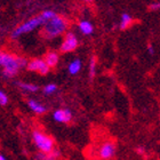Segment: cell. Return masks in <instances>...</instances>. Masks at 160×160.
Segmentation results:
<instances>
[{
	"label": "cell",
	"mask_w": 160,
	"mask_h": 160,
	"mask_svg": "<svg viewBox=\"0 0 160 160\" xmlns=\"http://www.w3.org/2000/svg\"><path fill=\"white\" fill-rule=\"evenodd\" d=\"M96 74V57L93 56L89 62V78L93 79Z\"/></svg>",
	"instance_id": "cell-15"
},
{
	"label": "cell",
	"mask_w": 160,
	"mask_h": 160,
	"mask_svg": "<svg viewBox=\"0 0 160 160\" xmlns=\"http://www.w3.org/2000/svg\"><path fill=\"white\" fill-rule=\"evenodd\" d=\"M40 16L42 17L43 18V21H45V23H46L47 21H49V20H52L54 16H56V14L54 13V12H52V10H45Z\"/></svg>",
	"instance_id": "cell-17"
},
{
	"label": "cell",
	"mask_w": 160,
	"mask_h": 160,
	"mask_svg": "<svg viewBox=\"0 0 160 160\" xmlns=\"http://www.w3.org/2000/svg\"><path fill=\"white\" fill-rule=\"evenodd\" d=\"M0 160H7V159L5 157H3L2 154H0Z\"/></svg>",
	"instance_id": "cell-24"
},
{
	"label": "cell",
	"mask_w": 160,
	"mask_h": 160,
	"mask_svg": "<svg viewBox=\"0 0 160 160\" xmlns=\"http://www.w3.org/2000/svg\"><path fill=\"white\" fill-rule=\"evenodd\" d=\"M148 53L150 54L151 56H152V55H154V48H153V46H152V45H149V47H148Z\"/></svg>",
	"instance_id": "cell-23"
},
{
	"label": "cell",
	"mask_w": 160,
	"mask_h": 160,
	"mask_svg": "<svg viewBox=\"0 0 160 160\" xmlns=\"http://www.w3.org/2000/svg\"><path fill=\"white\" fill-rule=\"evenodd\" d=\"M65 30H67V21L58 15L54 16L52 20L47 21L45 24V33L49 38L57 37L61 33H63Z\"/></svg>",
	"instance_id": "cell-3"
},
{
	"label": "cell",
	"mask_w": 160,
	"mask_h": 160,
	"mask_svg": "<svg viewBox=\"0 0 160 160\" xmlns=\"http://www.w3.org/2000/svg\"><path fill=\"white\" fill-rule=\"evenodd\" d=\"M45 23V21L41 16H37V17H33V18H31V20L27 21L25 23L21 24L20 27H17L14 32L12 33V38H16L18 36L23 33H27V32H30V31L34 30L36 28H38L40 24Z\"/></svg>",
	"instance_id": "cell-4"
},
{
	"label": "cell",
	"mask_w": 160,
	"mask_h": 160,
	"mask_svg": "<svg viewBox=\"0 0 160 160\" xmlns=\"http://www.w3.org/2000/svg\"><path fill=\"white\" fill-rule=\"evenodd\" d=\"M57 90V86L55 83H48L46 86L43 87V94L46 95H52Z\"/></svg>",
	"instance_id": "cell-16"
},
{
	"label": "cell",
	"mask_w": 160,
	"mask_h": 160,
	"mask_svg": "<svg viewBox=\"0 0 160 160\" xmlns=\"http://www.w3.org/2000/svg\"><path fill=\"white\" fill-rule=\"evenodd\" d=\"M0 65L3 68V76L8 78L14 77L21 68L27 67V61L18 56L0 52Z\"/></svg>",
	"instance_id": "cell-1"
},
{
	"label": "cell",
	"mask_w": 160,
	"mask_h": 160,
	"mask_svg": "<svg viewBox=\"0 0 160 160\" xmlns=\"http://www.w3.org/2000/svg\"><path fill=\"white\" fill-rule=\"evenodd\" d=\"M135 153L137 156H145L147 154V149L143 145H138V147L135 148Z\"/></svg>",
	"instance_id": "cell-19"
},
{
	"label": "cell",
	"mask_w": 160,
	"mask_h": 160,
	"mask_svg": "<svg viewBox=\"0 0 160 160\" xmlns=\"http://www.w3.org/2000/svg\"><path fill=\"white\" fill-rule=\"evenodd\" d=\"M81 67H82V64H81V61L79 58H76L69 64V67H68V70H69V73L74 76V74H77L80 72L81 70Z\"/></svg>",
	"instance_id": "cell-10"
},
{
	"label": "cell",
	"mask_w": 160,
	"mask_h": 160,
	"mask_svg": "<svg viewBox=\"0 0 160 160\" xmlns=\"http://www.w3.org/2000/svg\"><path fill=\"white\" fill-rule=\"evenodd\" d=\"M46 160H57V159H54V158H50V157H48Z\"/></svg>",
	"instance_id": "cell-25"
},
{
	"label": "cell",
	"mask_w": 160,
	"mask_h": 160,
	"mask_svg": "<svg viewBox=\"0 0 160 160\" xmlns=\"http://www.w3.org/2000/svg\"><path fill=\"white\" fill-rule=\"evenodd\" d=\"M73 114L70 109H58V110L54 111L53 119L58 123H70L72 121Z\"/></svg>",
	"instance_id": "cell-7"
},
{
	"label": "cell",
	"mask_w": 160,
	"mask_h": 160,
	"mask_svg": "<svg viewBox=\"0 0 160 160\" xmlns=\"http://www.w3.org/2000/svg\"><path fill=\"white\" fill-rule=\"evenodd\" d=\"M7 103H8V96L2 90H0V105L5 107V105H7Z\"/></svg>",
	"instance_id": "cell-18"
},
{
	"label": "cell",
	"mask_w": 160,
	"mask_h": 160,
	"mask_svg": "<svg viewBox=\"0 0 160 160\" xmlns=\"http://www.w3.org/2000/svg\"><path fill=\"white\" fill-rule=\"evenodd\" d=\"M45 61H46L47 64H48L50 68L56 67L57 63H58V55H57V53H55V52H49V53L46 54Z\"/></svg>",
	"instance_id": "cell-11"
},
{
	"label": "cell",
	"mask_w": 160,
	"mask_h": 160,
	"mask_svg": "<svg viewBox=\"0 0 160 160\" xmlns=\"http://www.w3.org/2000/svg\"><path fill=\"white\" fill-rule=\"evenodd\" d=\"M32 140H33V143L38 150L43 153L49 154L55 149V143H54L53 138L39 129H34L32 132Z\"/></svg>",
	"instance_id": "cell-2"
},
{
	"label": "cell",
	"mask_w": 160,
	"mask_h": 160,
	"mask_svg": "<svg viewBox=\"0 0 160 160\" xmlns=\"http://www.w3.org/2000/svg\"><path fill=\"white\" fill-rule=\"evenodd\" d=\"M27 68H28V70L37 71V72H39L40 74H47L48 72H49V69H50V67L47 64L46 61L39 60V58L30 61V62L28 63Z\"/></svg>",
	"instance_id": "cell-6"
},
{
	"label": "cell",
	"mask_w": 160,
	"mask_h": 160,
	"mask_svg": "<svg viewBox=\"0 0 160 160\" xmlns=\"http://www.w3.org/2000/svg\"><path fill=\"white\" fill-rule=\"evenodd\" d=\"M20 88H22L23 90H27V92H30V93H36L38 92L39 87L37 85H32V83H25V82H18L17 83Z\"/></svg>",
	"instance_id": "cell-14"
},
{
	"label": "cell",
	"mask_w": 160,
	"mask_h": 160,
	"mask_svg": "<svg viewBox=\"0 0 160 160\" xmlns=\"http://www.w3.org/2000/svg\"><path fill=\"white\" fill-rule=\"evenodd\" d=\"M133 22V18L128 13H123L121 15V21H120V30H126L127 28L129 27V24Z\"/></svg>",
	"instance_id": "cell-13"
},
{
	"label": "cell",
	"mask_w": 160,
	"mask_h": 160,
	"mask_svg": "<svg viewBox=\"0 0 160 160\" xmlns=\"http://www.w3.org/2000/svg\"><path fill=\"white\" fill-rule=\"evenodd\" d=\"M78 47V39L77 37L74 36L72 32H69L65 36V39H64L62 46H61V52L63 53H69V52H72Z\"/></svg>",
	"instance_id": "cell-8"
},
{
	"label": "cell",
	"mask_w": 160,
	"mask_h": 160,
	"mask_svg": "<svg viewBox=\"0 0 160 160\" xmlns=\"http://www.w3.org/2000/svg\"><path fill=\"white\" fill-rule=\"evenodd\" d=\"M85 1H92V0H85Z\"/></svg>",
	"instance_id": "cell-26"
},
{
	"label": "cell",
	"mask_w": 160,
	"mask_h": 160,
	"mask_svg": "<svg viewBox=\"0 0 160 160\" xmlns=\"http://www.w3.org/2000/svg\"><path fill=\"white\" fill-rule=\"evenodd\" d=\"M50 158H54V159H57V158H60L61 157V151L60 150H57V149H54L52 152H50L49 154H48Z\"/></svg>",
	"instance_id": "cell-20"
},
{
	"label": "cell",
	"mask_w": 160,
	"mask_h": 160,
	"mask_svg": "<svg viewBox=\"0 0 160 160\" xmlns=\"http://www.w3.org/2000/svg\"><path fill=\"white\" fill-rule=\"evenodd\" d=\"M28 105H29V108L33 111L34 113H37V114H43L47 111V108L45 107L43 104L39 103V102H37V101H34V100L28 101Z\"/></svg>",
	"instance_id": "cell-9"
},
{
	"label": "cell",
	"mask_w": 160,
	"mask_h": 160,
	"mask_svg": "<svg viewBox=\"0 0 160 160\" xmlns=\"http://www.w3.org/2000/svg\"><path fill=\"white\" fill-rule=\"evenodd\" d=\"M49 157V156H48V153H43V152H41V151H40L39 153L37 154V160H46L47 158Z\"/></svg>",
	"instance_id": "cell-21"
},
{
	"label": "cell",
	"mask_w": 160,
	"mask_h": 160,
	"mask_svg": "<svg viewBox=\"0 0 160 160\" xmlns=\"http://www.w3.org/2000/svg\"><path fill=\"white\" fill-rule=\"evenodd\" d=\"M151 10H159L160 9V2H153L150 5Z\"/></svg>",
	"instance_id": "cell-22"
},
{
	"label": "cell",
	"mask_w": 160,
	"mask_h": 160,
	"mask_svg": "<svg viewBox=\"0 0 160 160\" xmlns=\"http://www.w3.org/2000/svg\"><path fill=\"white\" fill-rule=\"evenodd\" d=\"M117 153V145L112 141H105L101 144L98 150H97V156L101 160H111L116 157Z\"/></svg>",
	"instance_id": "cell-5"
},
{
	"label": "cell",
	"mask_w": 160,
	"mask_h": 160,
	"mask_svg": "<svg viewBox=\"0 0 160 160\" xmlns=\"http://www.w3.org/2000/svg\"><path fill=\"white\" fill-rule=\"evenodd\" d=\"M79 29H80V31H81L83 34H86V36L92 34L94 31L93 24L90 23V22H88V21H81L79 23Z\"/></svg>",
	"instance_id": "cell-12"
}]
</instances>
